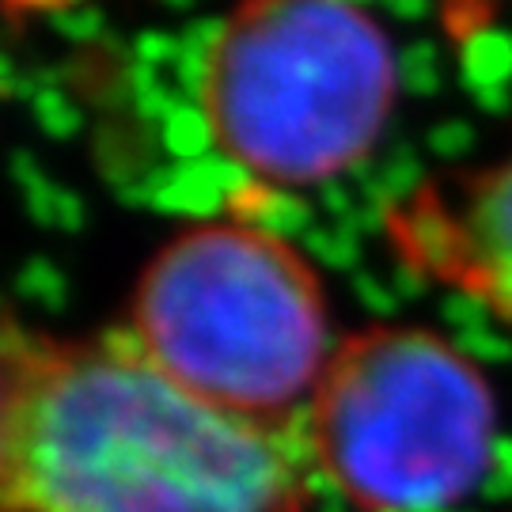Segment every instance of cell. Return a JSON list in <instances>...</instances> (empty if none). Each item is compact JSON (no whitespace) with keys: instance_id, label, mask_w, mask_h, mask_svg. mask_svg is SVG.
<instances>
[{"instance_id":"obj_8","label":"cell","mask_w":512,"mask_h":512,"mask_svg":"<svg viewBox=\"0 0 512 512\" xmlns=\"http://www.w3.org/2000/svg\"><path fill=\"white\" fill-rule=\"evenodd\" d=\"M213 126H209V114L205 107H194V103H183L167 114L160 122V145L167 148V156H175V164H198L205 156H213L209 145H213Z\"/></svg>"},{"instance_id":"obj_3","label":"cell","mask_w":512,"mask_h":512,"mask_svg":"<svg viewBox=\"0 0 512 512\" xmlns=\"http://www.w3.org/2000/svg\"><path fill=\"white\" fill-rule=\"evenodd\" d=\"M399 65L342 0H239L209 54L202 107L220 152L266 183H327L376 145Z\"/></svg>"},{"instance_id":"obj_21","label":"cell","mask_w":512,"mask_h":512,"mask_svg":"<svg viewBox=\"0 0 512 512\" xmlns=\"http://www.w3.org/2000/svg\"><path fill=\"white\" fill-rule=\"evenodd\" d=\"M342 4H349V8H357V4H368V0H342Z\"/></svg>"},{"instance_id":"obj_11","label":"cell","mask_w":512,"mask_h":512,"mask_svg":"<svg viewBox=\"0 0 512 512\" xmlns=\"http://www.w3.org/2000/svg\"><path fill=\"white\" fill-rule=\"evenodd\" d=\"M129 54L137 65H152V69H171L179 54H183V38L167 35V31H145V35L133 38V46H129Z\"/></svg>"},{"instance_id":"obj_4","label":"cell","mask_w":512,"mask_h":512,"mask_svg":"<svg viewBox=\"0 0 512 512\" xmlns=\"http://www.w3.org/2000/svg\"><path fill=\"white\" fill-rule=\"evenodd\" d=\"M304 437L315 471L357 512H437L486 475L497 403L463 346L372 327L334 349Z\"/></svg>"},{"instance_id":"obj_17","label":"cell","mask_w":512,"mask_h":512,"mask_svg":"<svg viewBox=\"0 0 512 512\" xmlns=\"http://www.w3.org/2000/svg\"><path fill=\"white\" fill-rule=\"evenodd\" d=\"M471 99H475L482 110H490V114H501V110H509V103H512L509 88H486V92H475Z\"/></svg>"},{"instance_id":"obj_5","label":"cell","mask_w":512,"mask_h":512,"mask_svg":"<svg viewBox=\"0 0 512 512\" xmlns=\"http://www.w3.org/2000/svg\"><path fill=\"white\" fill-rule=\"evenodd\" d=\"M384 228L399 266L456 285L459 296L512 327V160L459 179L456 198L421 186L387 209Z\"/></svg>"},{"instance_id":"obj_13","label":"cell","mask_w":512,"mask_h":512,"mask_svg":"<svg viewBox=\"0 0 512 512\" xmlns=\"http://www.w3.org/2000/svg\"><path fill=\"white\" fill-rule=\"evenodd\" d=\"M475 141V129L467 126V122H459V118H448V122H440V126L429 129V137H425V145L433 156H444V160H452V156H463L467 148Z\"/></svg>"},{"instance_id":"obj_19","label":"cell","mask_w":512,"mask_h":512,"mask_svg":"<svg viewBox=\"0 0 512 512\" xmlns=\"http://www.w3.org/2000/svg\"><path fill=\"white\" fill-rule=\"evenodd\" d=\"M8 4H12V8H16V4H27V8H54L57 12V4H69V0H8Z\"/></svg>"},{"instance_id":"obj_16","label":"cell","mask_w":512,"mask_h":512,"mask_svg":"<svg viewBox=\"0 0 512 512\" xmlns=\"http://www.w3.org/2000/svg\"><path fill=\"white\" fill-rule=\"evenodd\" d=\"M391 16L399 19H425L429 12H433V4L429 0H380Z\"/></svg>"},{"instance_id":"obj_6","label":"cell","mask_w":512,"mask_h":512,"mask_svg":"<svg viewBox=\"0 0 512 512\" xmlns=\"http://www.w3.org/2000/svg\"><path fill=\"white\" fill-rule=\"evenodd\" d=\"M228 213L236 217V224L243 228H258V232H266V236H277V239H289L296 232H304L311 220V209L300 198L293 194H285V190H277V186H266V183H251L243 186L239 194L228 198Z\"/></svg>"},{"instance_id":"obj_1","label":"cell","mask_w":512,"mask_h":512,"mask_svg":"<svg viewBox=\"0 0 512 512\" xmlns=\"http://www.w3.org/2000/svg\"><path fill=\"white\" fill-rule=\"evenodd\" d=\"M308 437L220 410L126 327L54 338L8 323L4 512H308Z\"/></svg>"},{"instance_id":"obj_2","label":"cell","mask_w":512,"mask_h":512,"mask_svg":"<svg viewBox=\"0 0 512 512\" xmlns=\"http://www.w3.org/2000/svg\"><path fill=\"white\" fill-rule=\"evenodd\" d=\"M126 330L152 365L243 418L300 425L334 349L319 277L243 224L175 236L133 289Z\"/></svg>"},{"instance_id":"obj_20","label":"cell","mask_w":512,"mask_h":512,"mask_svg":"<svg viewBox=\"0 0 512 512\" xmlns=\"http://www.w3.org/2000/svg\"><path fill=\"white\" fill-rule=\"evenodd\" d=\"M167 8H190V4H194V0H164Z\"/></svg>"},{"instance_id":"obj_10","label":"cell","mask_w":512,"mask_h":512,"mask_svg":"<svg viewBox=\"0 0 512 512\" xmlns=\"http://www.w3.org/2000/svg\"><path fill=\"white\" fill-rule=\"evenodd\" d=\"M31 103H35L38 126L46 129L50 137H69V133H76V126H80V114H76V107L65 99V95L57 92V88H42Z\"/></svg>"},{"instance_id":"obj_15","label":"cell","mask_w":512,"mask_h":512,"mask_svg":"<svg viewBox=\"0 0 512 512\" xmlns=\"http://www.w3.org/2000/svg\"><path fill=\"white\" fill-rule=\"evenodd\" d=\"M304 247H308L311 255L327 258V262H334V258H346V255H349V239H342V236H327V232H311V236L304 239Z\"/></svg>"},{"instance_id":"obj_9","label":"cell","mask_w":512,"mask_h":512,"mask_svg":"<svg viewBox=\"0 0 512 512\" xmlns=\"http://www.w3.org/2000/svg\"><path fill=\"white\" fill-rule=\"evenodd\" d=\"M399 65V88L410 95H437L440 92V65L433 42H410L403 54L395 57Z\"/></svg>"},{"instance_id":"obj_14","label":"cell","mask_w":512,"mask_h":512,"mask_svg":"<svg viewBox=\"0 0 512 512\" xmlns=\"http://www.w3.org/2000/svg\"><path fill=\"white\" fill-rule=\"evenodd\" d=\"M50 23L65 38H73V42H95V38H103V16L95 8H76V12L57 8V12H50Z\"/></svg>"},{"instance_id":"obj_7","label":"cell","mask_w":512,"mask_h":512,"mask_svg":"<svg viewBox=\"0 0 512 512\" xmlns=\"http://www.w3.org/2000/svg\"><path fill=\"white\" fill-rule=\"evenodd\" d=\"M459 73L467 92H486V88H505L512 80V35L486 27L459 42Z\"/></svg>"},{"instance_id":"obj_12","label":"cell","mask_w":512,"mask_h":512,"mask_svg":"<svg viewBox=\"0 0 512 512\" xmlns=\"http://www.w3.org/2000/svg\"><path fill=\"white\" fill-rule=\"evenodd\" d=\"M486 19H490V0H444V27L459 42L486 31Z\"/></svg>"},{"instance_id":"obj_18","label":"cell","mask_w":512,"mask_h":512,"mask_svg":"<svg viewBox=\"0 0 512 512\" xmlns=\"http://www.w3.org/2000/svg\"><path fill=\"white\" fill-rule=\"evenodd\" d=\"M54 217L61 220V224H80V202H76L69 190H61V186H57Z\"/></svg>"}]
</instances>
